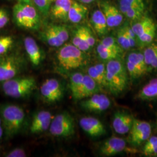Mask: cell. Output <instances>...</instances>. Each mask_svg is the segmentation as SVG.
Here are the masks:
<instances>
[{
    "instance_id": "cell-1",
    "label": "cell",
    "mask_w": 157,
    "mask_h": 157,
    "mask_svg": "<svg viewBox=\"0 0 157 157\" xmlns=\"http://www.w3.org/2000/svg\"><path fill=\"white\" fill-rule=\"evenodd\" d=\"M0 115L6 137L10 139L17 135L22 129L25 119L22 108L14 104L1 105Z\"/></svg>"
},
{
    "instance_id": "cell-2",
    "label": "cell",
    "mask_w": 157,
    "mask_h": 157,
    "mask_svg": "<svg viewBox=\"0 0 157 157\" xmlns=\"http://www.w3.org/2000/svg\"><path fill=\"white\" fill-rule=\"evenodd\" d=\"M107 88L114 95L122 93L126 89L128 73L119 59L109 61L106 64Z\"/></svg>"
},
{
    "instance_id": "cell-3",
    "label": "cell",
    "mask_w": 157,
    "mask_h": 157,
    "mask_svg": "<svg viewBox=\"0 0 157 157\" xmlns=\"http://www.w3.org/2000/svg\"><path fill=\"white\" fill-rule=\"evenodd\" d=\"M36 81L33 76L13 78L2 82V89L6 95L21 98L31 94L36 89Z\"/></svg>"
},
{
    "instance_id": "cell-4",
    "label": "cell",
    "mask_w": 157,
    "mask_h": 157,
    "mask_svg": "<svg viewBox=\"0 0 157 157\" xmlns=\"http://www.w3.org/2000/svg\"><path fill=\"white\" fill-rule=\"evenodd\" d=\"M26 61L19 54H12L0 56V82L15 78L25 70Z\"/></svg>"
},
{
    "instance_id": "cell-5",
    "label": "cell",
    "mask_w": 157,
    "mask_h": 157,
    "mask_svg": "<svg viewBox=\"0 0 157 157\" xmlns=\"http://www.w3.org/2000/svg\"><path fill=\"white\" fill-rule=\"evenodd\" d=\"M59 65L65 69H76L83 66L86 58L83 52L71 44L63 45L57 53Z\"/></svg>"
},
{
    "instance_id": "cell-6",
    "label": "cell",
    "mask_w": 157,
    "mask_h": 157,
    "mask_svg": "<svg viewBox=\"0 0 157 157\" xmlns=\"http://www.w3.org/2000/svg\"><path fill=\"white\" fill-rule=\"evenodd\" d=\"M49 131L51 135L57 137L67 138L75 133V124L73 117L68 112L59 113L53 118Z\"/></svg>"
},
{
    "instance_id": "cell-7",
    "label": "cell",
    "mask_w": 157,
    "mask_h": 157,
    "mask_svg": "<svg viewBox=\"0 0 157 157\" xmlns=\"http://www.w3.org/2000/svg\"><path fill=\"white\" fill-rule=\"evenodd\" d=\"M151 131V126L148 122L134 118L129 132L130 144L136 147L140 146L150 138Z\"/></svg>"
},
{
    "instance_id": "cell-8",
    "label": "cell",
    "mask_w": 157,
    "mask_h": 157,
    "mask_svg": "<svg viewBox=\"0 0 157 157\" xmlns=\"http://www.w3.org/2000/svg\"><path fill=\"white\" fill-rule=\"evenodd\" d=\"M40 94L45 101L54 103L60 101L64 94L62 84L56 78L45 80L40 89Z\"/></svg>"
},
{
    "instance_id": "cell-9",
    "label": "cell",
    "mask_w": 157,
    "mask_h": 157,
    "mask_svg": "<svg viewBox=\"0 0 157 157\" xmlns=\"http://www.w3.org/2000/svg\"><path fill=\"white\" fill-rule=\"evenodd\" d=\"M111 104V101L107 95L98 93L81 102L82 107L91 112H104L109 109Z\"/></svg>"
},
{
    "instance_id": "cell-10",
    "label": "cell",
    "mask_w": 157,
    "mask_h": 157,
    "mask_svg": "<svg viewBox=\"0 0 157 157\" xmlns=\"http://www.w3.org/2000/svg\"><path fill=\"white\" fill-rule=\"evenodd\" d=\"M81 128L90 137H98L106 134V129L101 121L91 117H86L79 121Z\"/></svg>"
},
{
    "instance_id": "cell-11",
    "label": "cell",
    "mask_w": 157,
    "mask_h": 157,
    "mask_svg": "<svg viewBox=\"0 0 157 157\" xmlns=\"http://www.w3.org/2000/svg\"><path fill=\"white\" fill-rule=\"evenodd\" d=\"M52 116L50 112L40 111L34 115L30 126L32 134H39L44 132L50 128Z\"/></svg>"
},
{
    "instance_id": "cell-12",
    "label": "cell",
    "mask_w": 157,
    "mask_h": 157,
    "mask_svg": "<svg viewBox=\"0 0 157 157\" xmlns=\"http://www.w3.org/2000/svg\"><path fill=\"white\" fill-rule=\"evenodd\" d=\"M134 118L129 113L117 111L113 115L112 126L115 132L119 135L128 133L132 128Z\"/></svg>"
},
{
    "instance_id": "cell-13",
    "label": "cell",
    "mask_w": 157,
    "mask_h": 157,
    "mask_svg": "<svg viewBox=\"0 0 157 157\" xmlns=\"http://www.w3.org/2000/svg\"><path fill=\"white\" fill-rule=\"evenodd\" d=\"M126 142L122 138L112 137L107 139L101 146L100 152L102 155L110 157L126 150Z\"/></svg>"
},
{
    "instance_id": "cell-14",
    "label": "cell",
    "mask_w": 157,
    "mask_h": 157,
    "mask_svg": "<svg viewBox=\"0 0 157 157\" xmlns=\"http://www.w3.org/2000/svg\"><path fill=\"white\" fill-rule=\"evenodd\" d=\"M24 45L30 62L35 67L39 66L44 56L35 40L31 37H26L24 39Z\"/></svg>"
},
{
    "instance_id": "cell-15",
    "label": "cell",
    "mask_w": 157,
    "mask_h": 157,
    "mask_svg": "<svg viewBox=\"0 0 157 157\" xmlns=\"http://www.w3.org/2000/svg\"><path fill=\"white\" fill-rule=\"evenodd\" d=\"M102 11L106 18L108 28H115L119 26L123 21L121 12L108 2H103L101 4Z\"/></svg>"
},
{
    "instance_id": "cell-16",
    "label": "cell",
    "mask_w": 157,
    "mask_h": 157,
    "mask_svg": "<svg viewBox=\"0 0 157 157\" xmlns=\"http://www.w3.org/2000/svg\"><path fill=\"white\" fill-rule=\"evenodd\" d=\"M101 88L89 75H84L82 85L75 100H83L100 92Z\"/></svg>"
},
{
    "instance_id": "cell-17",
    "label": "cell",
    "mask_w": 157,
    "mask_h": 157,
    "mask_svg": "<svg viewBox=\"0 0 157 157\" xmlns=\"http://www.w3.org/2000/svg\"><path fill=\"white\" fill-rule=\"evenodd\" d=\"M72 2V0H55L51 10L52 17L59 20L67 19Z\"/></svg>"
},
{
    "instance_id": "cell-18",
    "label": "cell",
    "mask_w": 157,
    "mask_h": 157,
    "mask_svg": "<svg viewBox=\"0 0 157 157\" xmlns=\"http://www.w3.org/2000/svg\"><path fill=\"white\" fill-rule=\"evenodd\" d=\"M19 2L26 19L30 25V30L38 29L40 25V17L34 6L29 2V1Z\"/></svg>"
},
{
    "instance_id": "cell-19",
    "label": "cell",
    "mask_w": 157,
    "mask_h": 157,
    "mask_svg": "<svg viewBox=\"0 0 157 157\" xmlns=\"http://www.w3.org/2000/svg\"><path fill=\"white\" fill-rule=\"evenodd\" d=\"M91 23L95 32L99 36H103L107 33L108 26L106 18L102 11L96 10L93 13Z\"/></svg>"
},
{
    "instance_id": "cell-20",
    "label": "cell",
    "mask_w": 157,
    "mask_h": 157,
    "mask_svg": "<svg viewBox=\"0 0 157 157\" xmlns=\"http://www.w3.org/2000/svg\"><path fill=\"white\" fill-rule=\"evenodd\" d=\"M87 8L77 2L73 1L68 13L67 19L72 23L81 22L87 12Z\"/></svg>"
},
{
    "instance_id": "cell-21",
    "label": "cell",
    "mask_w": 157,
    "mask_h": 157,
    "mask_svg": "<svg viewBox=\"0 0 157 157\" xmlns=\"http://www.w3.org/2000/svg\"><path fill=\"white\" fill-rule=\"evenodd\" d=\"M137 97L142 100H151L157 98V78L152 79L141 89Z\"/></svg>"
},
{
    "instance_id": "cell-22",
    "label": "cell",
    "mask_w": 157,
    "mask_h": 157,
    "mask_svg": "<svg viewBox=\"0 0 157 157\" xmlns=\"http://www.w3.org/2000/svg\"><path fill=\"white\" fill-rule=\"evenodd\" d=\"M43 38L46 43L51 47H59L64 44L56 33L54 25L50 26L45 29L43 33Z\"/></svg>"
},
{
    "instance_id": "cell-23",
    "label": "cell",
    "mask_w": 157,
    "mask_h": 157,
    "mask_svg": "<svg viewBox=\"0 0 157 157\" xmlns=\"http://www.w3.org/2000/svg\"><path fill=\"white\" fill-rule=\"evenodd\" d=\"M127 60L132 62L135 65L141 75H144L148 70V67L144 60L143 53H141L140 52H130L128 56Z\"/></svg>"
},
{
    "instance_id": "cell-24",
    "label": "cell",
    "mask_w": 157,
    "mask_h": 157,
    "mask_svg": "<svg viewBox=\"0 0 157 157\" xmlns=\"http://www.w3.org/2000/svg\"><path fill=\"white\" fill-rule=\"evenodd\" d=\"M72 44L83 52L87 51L91 48L84 36V27H80L75 32L72 37Z\"/></svg>"
},
{
    "instance_id": "cell-25",
    "label": "cell",
    "mask_w": 157,
    "mask_h": 157,
    "mask_svg": "<svg viewBox=\"0 0 157 157\" xmlns=\"http://www.w3.org/2000/svg\"><path fill=\"white\" fill-rule=\"evenodd\" d=\"M143 55L148 68L157 69V44H152L147 47L143 52Z\"/></svg>"
},
{
    "instance_id": "cell-26",
    "label": "cell",
    "mask_w": 157,
    "mask_h": 157,
    "mask_svg": "<svg viewBox=\"0 0 157 157\" xmlns=\"http://www.w3.org/2000/svg\"><path fill=\"white\" fill-rule=\"evenodd\" d=\"M97 52L100 59L107 61L119 59L121 55V53L109 48L101 43H100L97 47Z\"/></svg>"
},
{
    "instance_id": "cell-27",
    "label": "cell",
    "mask_w": 157,
    "mask_h": 157,
    "mask_svg": "<svg viewBox=\"0 0 157 157\" xmlns=\"http://www.w3.org/2000/svg\"><path fill=\"white\" fill-rule=\"evenodd\" d=\"M13 14L15 22L18 26L26 29H30V25L25 16L20 2L13 6Z\"/></svg>"
},
{
    "instance_id": "cell-28",
    "label": "cell",
    "mask_w": 157,
    "mask_h": 157,
    "mask_svg": "<svg viewBox=\"0 0 157 157\" xmlns=\"http://www.w3.org/2000/svg\"><path fill=\"white\" fill-rule=\"evenodd\" d=\"M155 23L151 18L146 17L141 19L138 22L135 23L131 27L133 32L135 33L136 37L140 36L141 34L146 32V31L154 25Z\"/></svg>"
},
{
    "instance_id": "cell-29",
    "label": "cell",
    "mask_w": 157,
    "mask_h": 157,
    "mask_svg": "<svg viewBox=\"0 0 157 157\" xmlns=\"http://www.w3.org/2000/svg\"><path fill=\"white\" fill-rule=\"evenodd\" d=\"M84 75L80 72L73 73L70 78V89L74 99H76L82 85Z\"/></svg>"
},
{
    "instance_id": "cell-30",
    "label": "cell",
    "mask_w": 157,
    "mask_h": 157,
    "mask_svg": "<svg viewBox=\"0 0 157 157\" xmlns=\"http://www.w3.org/2000/svg\"><path fill=\"white\" fill-rule=\"evenodd\" d=\"M143 153L146 156L157 155V136H150L146 141L143 149Z\"/></svg>"
},
{
    "instance_id": "cell-31",
    "label": "cell",
    "mask_w": 157,
    "mask_h": 157,
    "mask_svg": "<svg viewBox=\"0 0 157 157\" xmlns=\"http://www.w3.org/2000/svg\"><path fill=\"white\" fill-rule=\"evenodd\" d=\"M156 34V26L155 24L152 25L140 36L137 37L139 42L143 45L150 44L155 38Z\"/></svg>"
},
{
    "instance_id": "cell-32",
    "label": "cell",
    "mask_w": 157,
    "mask_h": 157,
    "mask_svg": "<svg viewBox=\"0 0 157 157\" xmlns=\"http://www.w3.org/2000/svg\"><path fill=\"white\" fill-rule=\"evenodd\" d=\"M120 11L124 14L132 7L144 6L143 0H120Z\"/></svg>"
},
{
    "instance_id": "cell-33",
    "label": "cell",
    "mask_w": 157,
    "mask_h": 157,
    "mask_svg": "<svg viewBox=\"0 0 157 157\" xmlns=\"http://www.w3.org/2000/svg\"><path fill=\"white\" fill-rule=\"evenodd\" d=\"M13 44V39L10 36H0V56L6 54Z\"/></svg>"
},
{
    "instance_id": "cell-34",
    "label": "cell",
    "mask_w": 157,
    "mask_h": 157,
    "mask_svg": "<svg viewBox=\"0 0 157 157\" xmlns=\"http://www.w3.org/2000/svg\"><path fill=\"white\" fill-rule=\"evenodd\" d=\"M102 44L105 45L109 48H111L113 50L117 51L120 53H122L123 49L121 47V46L118 44L117 40L115 39L114 37L111 36L106 37L104 39L101 40V43Z\"/></svg>"
},
{
    "instance_id": "cell-35",
    "label": "cell",
    "mask_w": 157,
    "mask_h": 157,
    "mask_svg": "<svg viewBox=\"0 0 157 157\" xmlns=\"http://www.w3.org/2000/svg\"><path fill=\"white\" fill-rule=\"evenodd\" d=\"M117 41L118 44L124 50H127L132 48L129 39L123 28L120 29L118 31L117 34Z\"/></svg>"
},
{
    "instance_id": "cell-36",
    "label": "cell",
    "mask_w": 157,
    "mask_h": 157,
    "mask_svg": "<svg viewBox=\"0 0 157 157\" xmlns=\"http://www.w3.org/2000/svg\"><path fill=\"white\" fill-rule=\"evenodd\" d=\"M144 10V6H136L129 9L125 15L131 20H136L142 16Z\"/></svg>"
},
{
    "instance_id": "cell-37",
    "label": "cell",
    "mask_w": 157,
    "mask_h": 157,
    "mask_svg": "<svg viewBox=\"0 0 157 157\" xmlns=\"http://www.w3.org/2000/svg\"><path fill=\"white\" fill-rule=\"evenodd\" d=\"M87 75H89L91 78H93L94 80H95L97 82V83L100 86V87L102 88L107 87V84L106 83L102 80L101 78L100 75L97 70L95 69L94 66H91L90 67L88 68L87 69Z\"/></svg>"
},
{
    "instance_id": "cell-38",
    "label": "cell",
    "mask_w": 157,
    "mask_h": 157,
    "mask_svg": "<svg viewBox=\"0 0 157 157\" xmlns=\"http://www.w3.org/2000/svg\"><path fill=\"white\" fill-rule=\"evenodd\" d=\"M40 11L44 15L47 14L51 5L55 0H32Z\"/></svg>"
},
{
    "instance_id": "cell-39",
    "label": "cell",
    "mask_w": 157,
    "mask_h": 157,
    "mask_svg": "<svg viewBox=\"0 0 157 157\" xmlns=\"http://www.w3.org/2000/svg\"><path fill=\"white\" fill-rule=\"evenodd\" d=\"M54 28L59 38L65 43L69 39V32L67 29L61 25H54Z\"/></svg>"
},
{
    "instance_id": "cell-40",
    "label": "cell",
    "mask_w": 157,
    "mask_h": 157,
    "mask_svg": "<svg viewBox=\"0 0 157 157\" xmlns=\"http://www.w3.org/2000/svg\"><path fill=\"white\" fill-rule=\"evenodd\" d=\"M124 32L126 34V36L129 39L131 47H134L136 44V36L133 32L131 27L126 26L123 28Z\"/></svg>"
},
{
    "instance_id": "cell-41",
    "label": "cell",
    "mask_w": 157,
    "mask_h": 157,
    "mask_svg": "<svg viewBox=\"0 0 157 157\" xmlns=\"http://www.w3.org/2000/svg\"><path fill=\"white\" fill-rule=\"evenodd\" d=\"M27 156L25 151L22 148H15L7 153L6 157H25Z\"/></svg>"
},
{
    "instance_id": "cell-42",
    "label": "cell",
    "mask_w": 157,
    "mask_h": 157,
    "mask_svg": "<svg viewBox=\"0 0 157 157\" xmlns=\"http://www.w3.org/2000/svg\"><path fill=\"white\" fill-rule=\"evenodd\" d=\"M9 21L10 17L8 12L4 9L0 8V29L4 28Z\"/></svg>"
},
{
    "instance_id": "cell-43",
    "label": "cell",
    "mask_w": 157,
    "mask_h": 157,
    "mask_svg": "<svg viewBox=\"0 0 157 157\" xmlns=\"http://www.w3.org/2000/svg\"><path fill=\"white\" fill-rule=\"evenodd\" d=\"M84 33L86 39L87 40L90 47H93L95 44V40L90 29L86 27H84Z\"/></svg>"
},
{
    "instance_id": "cell-44",
    "label": "cell",
    "mask_w": 157,
    "mask_h": 157,
    "mask_svg": "<svg viewBox=\"0 0 157 157\" xmlns=\"http://www.w3.org/2000/svg\"><path fill=\"white\" fill-rule=\"evenodd\" d=\"M3 133H4V129L2 128V124H0V140L2 137Z\"/></svg>"
},
{
    "instance_id": "cell-45",
    "label": "cell",
    "mask_w": 157,
    "mask_h": 157,
    "mask_svg": "<svg viewBox=\"0 0 157 157\" xmlns=\"http://www.w3.org/2000/svg\"><path fill=\"white\" fill-rule=\"evenodd\" d=\"M80 1L84 3V4H89V3H90V2H93V1H94V0H80Z\"/></svg>"
},
{
    "instance_id": "cell-46",
    "label": "cell",
    "mask_w": 157,
    "mask_h": 157,
    "mask_svg": "<svg viewBox=\"0 0 157 157\" xmlns=\"http://www.w3.org/2000/svg\"><path fill=\"white\" fill-rule=\"evenodd\" d=\"M19 1H29V0H18Z\"/></svg>"
},
{
    "instance_id": "cell-47",
    "label": "cell",
    "mask_w": 157,
    "mask_h": 157,
    "mask_svg": "<svg viewBox=\"0 0 157 157\" xmlns=\"http://www.w3.org/2000/svg\"><path fill=\"white\" fill-rule=\"evenodd\" d=\"M0 124H2V122H1V119L0 118Z\"/></svg>"
},
{
    "instance_id": "cell-48",
    "label": "cell",
    "mask_w": 157,
    "mask_h": 157,
    "mask_svg": "<svg viewBox=\"0 0 157 157\" xmlns=\"http://www.w3.org/2000/svg\"></svg>"
}]
</instances>
